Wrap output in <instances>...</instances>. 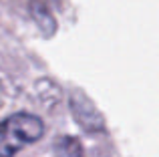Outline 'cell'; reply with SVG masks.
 <instances>
[{
  "label": "cell",
  "mask_w": 159,
  "mask_h": 157,
  "mask_svg": "<svg viewBox=\"0 0 159 157\" xmlns=\"http://www.w3.org/2000/svg\"><path fill=\"white\" fill-rule=\"evenodd\" d=\"M44 135V123L30 113H14L0 121V157H14Z\"/></svg>",
  "instance_id": "obj_1"
},
{
  "label": "cell",
  "mask_w": 159,
  "mask_h": 157,
  "mask_svg": "<svg viewBox=\"0 0 159 157\" xmlns=\"http://www.w3.org/2000/svg\"><path fill=\"white\" fill-rule=\"evenodd\" d=\"M69 103H70V111H73L75 121L85 131H89V133H103V131L107 129L105 117L101 115V111L97 109V105H95L83 91H73Z\"/></svg>",
  "instance_id": "obj_2"
},
{
  "label": "cell",
  "mask_w": 159,
  "mask_h": 157,
  "mask_svg": "<svg viewBox=\"0 0 159 157\" xmlns=\"http://www.w3.org/2000/svg\"><path fill=\"white\" fill-rule=\"evenodd\" d=\"M30 12H32V18L39 24L40 30L47 36H52V32L57 30V20H54V16L51 14V10L44 6V2H40V0L30 2Z\"/></svg>",
  "instance_id": "obj_3"
},
{
  "label": "cell",
  "mask_w": 159,
  "mask_h": 157,
  "mask_svg": "<svg viewBox=\"0 0 159 157\" xmlns=\"http://www.w3.org/2000/svg\"><path fill=\"white\" fill-rule=\"evenodd\" d=\"M52 151L54 157H85L81 141L77 137H70V135H62V137L54 139Z\"/></svg>",
  "instance_id": "obj_4"
}]
</instances>
